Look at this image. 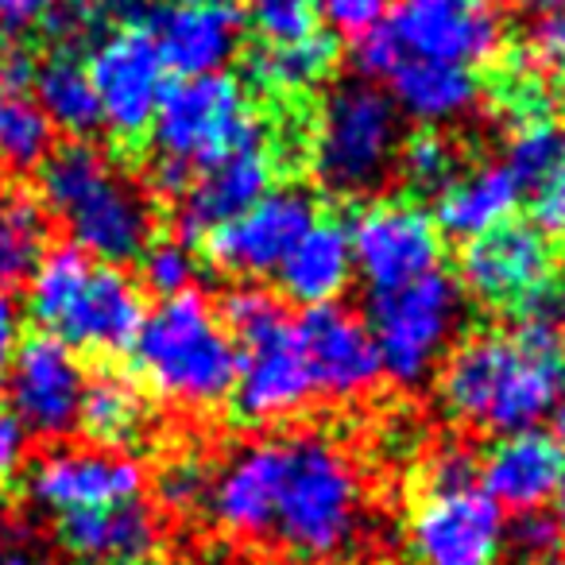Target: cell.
<instances>
[{"instance_id": "6da1fadb", "label": "cell", "mask_w": 565, "mask_h": 565, "mask_svg": "<svg viewBox=\"0 0 565 565\" xmlns=\"http://www.w3.org/2000/svg\"><path fill=\"white\" fill-rule=\"evenodd\" d=\"M565 395V349L546 315L511 330L477 333L449 349L438 372V403L454 423L488 434L534 430Z\"/></svg>"}, {"instance_id": "7a4b0ae2", "label": "cell", "mask_w": 565, "mask_h": 565, "mask_svg": "<svg viewBox=\"0 0 565 565\" xmlns=\"http://www.w3.org/2000/svg\"><path fill=\"white\" fill-rule=\"evenodd\" d=\"M364 484L349 454L326 434L282 438L267 542L302 565H330L361 539Z\"/></svg>"}, {"instance_id": "3957f363", "label": "cell", "mask_w": 565, "mask_h": 565, "mask_svg": "<svg viewBox=\"0 0 565 565\" xmlns=\"http://www.w3.org/2000/svg\"><path fill=\"white\" fill-rule=\"evenodd\" d=\"M40 202L97 264L120 267L151 244V205L89 140H66L40 163Z\"/></svg>"}, {"instance_id": "277c9868", "label": "cell", "mask_w": 565, "mask_h": 565, "mask_svg": "<svg viewBox=\"0 0 565 565\" xmlns=\"http://www.w3.org/2000/svg\"><path fill=\"white\" fill-rule=\"evenodd\" d=\"M28 315L74 353H125L148 307L120 267L97 264L74 244H55L28 279Z\"/></svg>"}, {"instance_id": "5b68a950", "label": "cell", "mask_w": 565, "mask_h": 565, "mask_svg": "<svg viewBox=\"0 0 565 565\" xmlns=\"http://www.w3.org/2000/svg\"><path fill=\"white\" fill-rule=\"evenodd\" d=\"M132 364L136 376L171 407L213 411L233 395L241 356L210 299L186 291L143 315Z\"/></svg>"}, {"instance_id": "8992f818", "label": "cell", "mask_w": 565, "mask_h": 565, "mask_svg": "<svg viewBox=\"0 0 565 565\" xmlns=\"http://www.w3.org/2000/svg\"><path fill=\"white\" fill-rule=\"evenodd\" d=\"M221 326L236 345L233 403L244 423H279L315 399L307 361L295 341V318L267 287H233L221 302Z\"/></svg>"}, {"instance_id": "52a82bcc", "label": "cell", "mask_w": 565, "mask_h": 565, "mask_svg": "<svg viewBox=\"0 0 565 565\" xmlns=\"http://www.w3.org/2000/svg\"><path fill=\"white\" fill-rule=\"evenodd\" d=\"M399 159V109L372 82H341L322 97L310 136V171L338 198L380 190Z\"/></svg>"}, {"instance_id": "ba28073f", "label": "cell", "mask_w": 565, "mask_h": 565, "mask_svg": "<svg viewBox=\"0 0 565 565\" xmlns=\"http://www.w3.org/2000/svg\"><path fill=\"white\" fill-rule=\"evenodd\" d=\"M151 143L159 159L186 167L190 174L252 143H264V125L252 113L233 74L167 82L163 102L151 120Z\"/></svg>"}, {"instance_id": "9c48e42d", "label": "cell", "mask_w": 565, "mask_h": 565, "mask_svg": "<svg viewBox=\"0 0 565 565\" xmlns=\"http://www.w3.org/2000/svg\"><path fill=\"white\" fill-rule=\"evenodd\" d=\"M461 287L446 271H430L399 291L372 295L369 330L380 369L399 387H418L434 376L461 326Z\"/></svg>"}, {"instance_id": "30bf717a", "label": "cell", "mask_w": 565, "mask_h": 565, "mask_svg": "<svg viewBox=\"0 0 565 565\" xmlns=\"http://www.w3.org/2000/svg\"><path fill=\"white\" fill-rule=\"evenodd\" d=\"M461 287L477 295L484 307L508 310L515 318L542 315L554 295L557 252L554 241L531 221H503L500 228L465 244Z\"/></svg>"}, {"instance_id": "8fae6325", "label": "cell", "mask_w": 565, "mask_h": 565, "mask_svg": "<svg viewBox=\"0 0 565 565\" xmlns=\"http://www.w3.org/2000/svg\"><path fill=\"white\" fill-rule=\"evenodd\" d=\"M102 125L125 148L148 140L156 109L167 89V66L148 28H117L102 35L86 58Z\"/></svg>"}, {"instance_id": "7c38bea8", "label": "cell", "mask_w": 565, "mask_h": 565, "mask_svg": "<svg viewBox=\"0 0 565 565\" xmlns=\"http://www.w3.org/2000/svg\"><path fill=\"white\" fill-rule=\"evenodd\" d=\"M403 58L477 71L503 47V20L488 0H392L380 20Z\"/></svg>"}, {"instance_id": "4fadbf2b", "label": "cell", "mask_w": 565, "mask_h": 565, "mask_svg": "<svg viewBox=\"0 0 565 565\" xmlns=\"http://www.w3.org/2000/svg\"><path fill=\"white\" fill-rule=\"evenodd\" d=\"M349 252L353 271L369 282L372 295L399 291L407 282L438 271L441 233L434 217L415 202H372L353 213L349 221Z\"/></svg>"}, {"instance_id": "5bb4252c", "label": "cell", "mask_w": 565, "mask_h": 565, "mask_svg": "<svg viewBox=\"0 0 565 565\" xmlns=\"http://www.w3.org/2000/svg\"><path fill=\"white\" fill-rule=\"evenodd\" d=\"M148 488V469L125 449L105 446H55L35 457L24 477L28 500L51 515L132 503Z\"/></svg>"}, {"instance_id": "9a60e30c", "label": "cell", "mask_w": 565, "mask_h": 565, "mask_svg": "<svg viewBox=\"0 0 565 565\" xmlns=\"http://www.w3.org/2000/svg\"><path fill=\"white\" fill-rule=\"evenodd\" d=\"M318 221V202L307 186L287 182L271 186L252 210L205 236V252L221 271L236 279H264L299 244V236Z\"/></svg>"}, {"instance_id": "2e32d148", "label": "cell", "mask_w": 565, "mask_h": 565, "mask_svg": "<svg viewBox=\"0 0 565 565\" xmlns=\"http://www.w3.org/2000/svg\"><path fill=\"white\" fill-rule=\"evenodd\" d=\"M9 411L20 418V426L40 438H66L78 426L82 392H86V369L78 353L63 345L51 333L24 338L12 356L9 372Z\"/></svg>"}, {"instance_id": "e0dca14e", "label": "cell", "mask_w": 565, "mask_h": 565, "mask_svg": "<svg viewBox=\"0 0 565 565\" xmlns=\"http://www.w3.org/2000/svg\"><path fill=\"white\" fill-rule=\"evenodd\" d=\"M295 341L307 361L315 395L322 399H364L384 380L369 322L341 302L302 310V318H295Z\"/></svg>"}, {"instance_id": "ac0fdd59", "label": "cell", "mask_w": 565, "mask_h": 565, "mask_svg": "<svg viewBox=\"0 0 565 565\" xmlns=\"http://www.w3.org/2000/svg\"><path fill=\"white\" fill-rule=\"evenodd\" d=\"M503 531V511L480 488L426 492L407 526L411 565H495Z\"/></svg>"}, {"instance_id": "d6986e66", "label": "cell", "mask_w": 565, "mask_h": 565, "mask_svg": "<svg viewBox=\"0 0 565 565\" xmlns=\"http://www.w3.org/2000/svg\"><path fill=\"white\" fill-rule=\"evenodd\" d=\"M143 28L151 32L167 71L179 78L221 74L241 51L244 17L228 0H171L156 9Z\"/></svg>"}, {"instance_id": "ffe728a7", "label": "cell", "mask_w": 565, "mask_h": 565, "mask_svg": "<svg viewBox=\"0 0 565 565\" xmlns=\"http://www.w3.org/2000/svg\"><path fill=\"white\" fill-rule=\"evenodd\" d=\"M271 174L275 167L267 143H252V148L213 159L210 167L194 171L186 194L174 202V225H179L182 241H205L221 225L252 210L271 190Z\"/></svg>"}, {"instance_id": "44dd1931", "label": "cell", "mask_w": 565, "mask_h": 565, "mask_svg": "<svg viewBox=\"0 0 565 565\" xmlns=\"http://www.w3.org/2000/svg\"><path fill=\"white\" fill-rule=\"evenodd\" d=\"M282 438L244 441L210 477L205 511L225 534L244 542H267L271 534V503L279 484Z\"/></svg>"}, {"instance_id": "7402d4cb", "label": "cell", "mask_w": 565, "mask_h": 565, "mask_svg": "<svg viewBox=\"0 0 565 565\" xmlns=\"http://www.w3.org/2000/svg\"><path fill=\"white\" fill-rule=\"evenodd\" d=\"M63 554L78 565H148L159 550V519L143 500L74 511L55 526Z\"/></svg>"}, {"instance_id": "603a6c76", "label": "cell", "mask_w": 565, "mask_h": 565, "mask_svg": "<svg viewBox=\"0 0 565 565\" xmlns=\"http://www.w3.org/2000/svg\"><path fill=\"white\" fill-rule=\"evenodd\" d=\"M565 454L554 446V438L542 430L503 434L488 457L480 461V492L500 511H542V503L554 500V488L562 480Z\"/></svg>"}, {"instance_id": "cb8c5ba5", "label": "cell", "mask_w": 565, "mask_h": 565, "mask_svg": "<svg viewBox=\"0 0 565 565\" xmlns=\"http://www.w3.org/2000/svg\"><path fill=\"white\" fill-rule=\"evenodd\" d=\"M275 279H279V291L299 302L302 310L338 302L353 279V252H349L345 225L318 217L275 267Z\"/></svg>"}, {"instance_id": "d4e9b609", "label": "cell", "mask_w": 565, "mask_h": 565, "mask_svg": "<svg viewBox=\"0 0 565 565\" xmlns=\"http://www.w3.org/2000/svg\"><path fill=\"white\" fill-rule=\"evenodd\" d=\"M384 82V94L392 97L395 109L415 117L423 128L454 125V120L469 117L480 97L477 71L449 63H426V58H399Z\"/></svg>"}, {"instance_id": "484cf974", "label": "cell", "mask_w": 565, "mask_h": 565, "mask_svg": "<svg viewBox=\"0 0 565 565\" xmlns=\"http://www.w3.org/2000/svg\"><path fill=\"white\" fill-rule=\"evenodd\" d=\"M519 198V182L508 174L503 163H480L472 171L457 174L446 190L438 194V213L434 225L438 233L454 236V241H477V236L500 228L503 221H511Z\"/></svg>"}, {"instance_id": "4316f807", "label": "cell", "mask_w": 565, "mask_h": 565, "mask_svg": "<svg viewBox=\"0 0 565 565\" xmlns=\"http://www.w3.org/2000/svg\"><path fill=\"white\" fill-rule=\"evenodd\" d=\"M89 438V446L105 449H125L148 434V399H143L140 380L125 376V372H97L86 380L78 407V426Z\"/></svg>"}, {"instance_id": "83f0119b", "label": "cell", "mask_w": 565, "mask_h": 565, "mask_svg": "<svg viewBox=\"0 0 565 565\" xmlns=\"http://www.w3.org/2000/svg\"><path fill=\"white\" fill-rule=\"evenodd\" d=\"M32 97L43 109V117L51 120V128L74 136V140H86L102 125L94 82L74 51H51L43 63H35Z\"/></svg>"}, {"instance_id": "f1b7e54d", "label": "cell", "mask_w": 565, "mask_h": 565, "mask_svg": "<svg viewBox=\"0 0 565 565\" xmlns=\"http://www.w3.org/2000/svg\"><path fill=\"white\" fill-rule=\"evenodd\" d=\"M338 58H341V43L326 32H315L310 40L299 43H279V47L252 51L248 74L264 94L302 97L338 71Z\"/></svg>"}, {"instance_id": "f546056e", "label": "cell", "mask_w": 565, "mask_h": 565, "mask_svg": "<svg viewBox=\"0 0 565 565\" xmlns=\"http://www.w3.org/2000/svg\"><path fill=\"white\" fill-rule=\"evenodd\" d=\"M51 221L43 202L24 186H0V287L32 279L35 264L51 248Z\"/></svg>"}, {"instance_id": "4dcf8cb0", "label": "cell", "mask_w": 565, "mask_h": 565, "mask_svg": "<svg viewBox=\"0 0 565 565\" xmlns=\"http://www.w3.org/2000/svg\"><path fill=\"white\" fill-rule=\"evenodd\" d=\"M55 148V128L35 105L32 89H0V167L12 174L35 171Z\"/></svg>"}, {"instance_id": "1f68e13d", "label": "cell", "mask_w": 565, "mask_h": 565, "mask_svg": "<svg viewBox=\"0 0 565 565\" xmlns=\"http://www.w3.org/2000/svg\"><path fill=\"white\" fill-rule=\"evenodd\" d=\"M562 159H565L562 120H554L550 113L515 120V128L508 136V148H503V167L519 182V190H539L557 171Z\"/></svg>"}, {"instance_id": "d6a6232c", "label": "cell", "mask_w": 565, "mask_h": 565, "mask_svg": "<svg viewBox=\"0 0 565 565\" xmlns=\"http://www.w3.org/2000/svg\"><path fill=\"white\" fill-rule=\"evenodd\" d=\"M399 174L415 194H441L449 182L457 179V151L454 143L446 140L434 128H423L415 132L407 143L399 148Z\"/></svg>"}, {"instance_id": "836d02e7", "label": "cell", "mask_w": 565, "mask_h": 565, "mask_svg": "<svg viewBox=\"0 0 565 565\" xmlns=\"http://www.w3.org/2000/svg\"><path fill=\"white\" fill-rule=\"evenodd\" d=\"M252 32L264 47L299 43L318 32V0H244V12Z\"/></svg>"}, {"instance_id": "e575fe53", "label": "cell", "mask_w": 565, "mask_h": 565, "mask_svg": "<svg viewBox=\"0 0 565 565\" xmlns=\"http://www.w3.org/2000/svg\"><path fill=\"white\" fill-rule=\"evenodd\" d=\"M140 275L148 291H156L159 299H174L194 291L198 256L186 248V241H151L140 252Z\"/></svg>"}, {"instance_id": "d590c367", "label": "cell", "mask_w": 565, "mask_h": 565, "mask_svg": "<svg viewBox=\"0 0 565 565\" xmlns=\"http://www.w3.org/2000/svg\"><path fill=\"white\" fill-rule=\"evenodd\" d=\"M503 550L519 565H562L565 557V531L546 511H526L503 531Z\"/></svg>"}, {"instance_id": "8d00e7d4", "label": "cell", "mask_w": 565, "mask_h": 565, "mask_svg": "<svg viewBox=\"0 0 565 565\" xmlns=\"http://www.w3.org/2000/svg\"><path fill=\"white\" fill-rule=\"evenodd\" d=\"M210 465L202 461V457H171V461L163 465V469L156 472V495L163 508L171 511H194L205 503V495H210Z\"/></svg>"}, {"instance_id": "74e56055", "label": "cell", "mask_w": 565, "mask_h": 565, "mask_svg": "<svg viewBox=\"0 0 565 565\" xmlns=\"http://www.w3.org/2000/svg\"><path fill=\"white\" fill-rule=\"evenodd\" d=\"M477 477L480 461L472 457L469 446H457V441L441 446L426 465V488L430 492H465V488H477Z\"/></svg>"}, {"instance_id": "f35d334b", "label": "cell", "mask_w": 565, "mask_h": 565, "mask_svg": "<svg viewBox=\"0 0 565 565\" xmlns=\"http://www.w3.org/2000/svg\"><path fill=\"white\" fill-rule=\"evenodd\" d=\"M392 0H318V17L330 20L338 32L364 35L387 17Z\"/></svg>"}, {"instance_id": "ab89813d", "label": "cell", "mask_w": 565, "mask_h": 565, "mask_svg": "<svg viewBox=\"0 0 565 565\" xmlns=\"http://www.w3.org/2000/svg\"><path fill=\"white\" fill-rule=\"evenodd\" d=\"M24 465H28V430L9 411V403H0V492L24 472Z\"/></svg>"}, {"instance_id": "60d3db41", "label": "cell", "mask_w": 565, "mask_h": 565, "mask_svg": "<svg viewBox=\"0 0 565 565\" xmlns=\"http://www.w3.org/2000/svg\"><path fill=\"white\" fill-rule=\"evenodd\" d=\"M534 225L546 236H565V159L534 194Z\"/></svg>"}, {"instance_id": "b9f144b4", "label": "cell", "mask_w": 565, "mask_h": 565, "mask_svg": "<svg viewBox=\"0 0 565 565\" xmlns=\"http://www.w3.org/2000/svg\"><path fill=\"white\" fill-rule=\"evenodd\" d=\"M531 47H534V55H539V63L565 66V9L534 17Z\"/></svg>"}, {"instance_id": "7bdbcfd3", "label": "cell", "mask_w": 565, "mask_h": 565, "mask_svg": "<svg viewBox=\"0 0 565 565\" xmlns=\"http://www.w3.org/2000/svg\"><path fill=\"white\" fill-rule=\"evenodd\" d=\"M102 32H117V28H140L148 20L151 0H89Z\"/></svg>"}, {"instance_id": "ee69618b", "label": "cell", "mask_w": 565, "mask_h": 565, "mask_svg": "<svg viewBox=\"0 0 565 565\" xmlns=\"http://www.w3.org/2000/svg\"><path fill=\"white\" fill-rule=\"evenodd\" d=\"M20 341H24V318H20V307L9 287H0V380L9 372Z\"/></svg>"}, {"instance_id": "f6af8a7d", "label": "cell", "mask_w": 565, "mask_h": 565, "mask_svg": "<svg viewBox=\"0 0 565 565\" xmlns=\"http://www.w3.org/2000/svg\"><path fill=\"white\" fill-rule=\"evenodd\" d=\"M51 0H0V32L24 35L28 28L43 24Z\"/></svg>"}, {"instance_id": "bcb514c9", "label": "cell", "mask_w": 565, "mask_h": 565, "mask_svg": "<svg viewBox=\"0 0 565 565\" xmlns=\"http://www.w3.org/2000/svg\"><path fill=\"white\" fill-rule=\"evenodd\" d=\"M546 418H550V438H554V446L565 454V395L554 403V411H550Z\"/></svg>"}, {"instance_id": "7dc6e473", "label": "cell", "mask_w": 565, "mask_h": 565, "mask_svg": "<svg viewBox=\"0 0 565 565\" xmlns=\"http://www.w3.org/2000/svg\"><path fill=\"white\" fill-rule=\"evenodd\" d=\"M0 565H43V562H35V557L20 546H0Z\"/></svg>"}, {"instance_id": "c3c4849f", "label": "cell", "mask_w": 565, "mask_h": 565, "mask_svg": "<svg viewBox=\"0 0 565 565\" xmlns=\"http://www.w3.org/2000/svg\"><path fill=\"white\" fill-rule=\"evenodd\" d=\"M554 511H557V523H562V531H565V469H562V480H557V488H554Z\"/></svg>"}, {"instance_id": "681fc988", "label": "cell", "mask_w": 565, "mask_h": 565, "mask_svg": "<svg viewBox=\"0 0 565 565\" xmlns=\"http://www.w3.org/2000/svg\"><path fill=\"white\" fill-rule=\"evenodd\" d=\"M557 341H562V349H565V291H562V299H557Z\"/></svg>"}, {"instance_id": "f907efd6", "label": "cell", "mask_w": 565, "mask_h": 565, "mask_svg": "<svg viewBox=\"0 0 565 565\" xmlns=\"http://www.w3.org/2000/svg\"><path fill=\"white\" fill-rule=\"evenodd\" d=\"M228 565H279V562H271V557H236Z\"/></svg>"}, {"instance_id": "816d5d0a", "label": "cell", "mask_w": 565, "mask_h": 565, "mask_svg": "<svg viewBox=\"0 0 565 565\" xmlns=\"http://www.w3.org/2000/svg\"><path fill=\"white\" fill-rule=\"evenodd\" d=\"M488 4H495V0H488Z\"/></svg>"}]
</instances>
